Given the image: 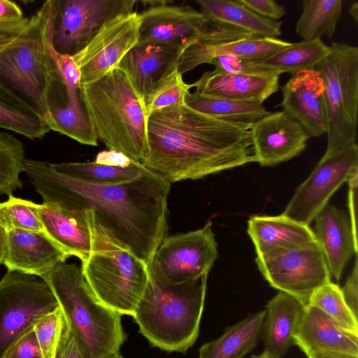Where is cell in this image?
<instances>
[{"label":"cell","mask_w":358,"mask_h":358,"mask_svg":"<svg viewBox=\"0 0 358 358\" xmlns=\"http://www.w3.org/2000/svg\"><path fill=\"white\" fill-rule=\"evenodd\" d=\"M23 172L44 203L66 210H92L108 237L148 266L167 236L171 184L150 170L115 185L83 182L58 173L47 162L26 158Z\"/></svg>","instance_id":"obj_1"},{"label":"cell","mask_w":358,"mask_h":358,"mask_svg":"<svg viewBox=\"0 0 358 358\" xmlns=\"http://www.w3.org/2000/svg\"><path fill=\"white\" fill-rule=\"evenodd\" d=\"M148 152L141 163L170 184L256 162L250 130L186 103L148 117Z\"/></svg>","instance_id":"obj_2"},{"label":"cell","mask_w":358,"mask_h":358,"mask_svg":"<svg viewBox=\"0 0 358 358\" xmlns=\"http://www.w3.org/2000/svg\"><path fill=\"white\" fill-rule=\"evenodd\" d=\"M57 16V1H46L29 17L16 38L0 51V82L45 121L57 75L52 55Z\"/></svg>","instance_id":"obj_3"},{"label":"cell","mask_w":358,"mask_h":358,"mask_svg":"<svg viewBox=\"0 0 358 358\" xmlns=\"http://www.w3.org/2000/svg\"><path fill=\"white\" fill-rule=\"evenodd\" d=\"M79 92L98 140L141 162L149 150L148 117L144 99L126 74L114 69Z\"/></svg>","instance_id":"obj_4"},{"label":"cell","mask_w":358,"mask_h":358,"mask_svg":"<svg viewBox=\"0 0 358 358\" xmlns=\"http://www.w3.org/2000/svg\"><path fill=\"white\" fill-rule=\"evenodd\" d=\"M207 277L162 285L150 278L133 315L151 345L185 353L196 342L207 288Z\"/></svg>","instance_id":"obj_5"},{"label":"cell","mask_w":358,"mask_h":358,"mask_svg":"<svg viewBox=\"0 0 358 358\" xmlns=\"http://www.w3.org/2000/svg\"><path fill=\"white\" fill-rule=\"evenodd\" d=\"M42 278L52 291L85 358H109L119 353L127 338L122 315L99 302L80 268L63 262Z\"/></svg>","instance_id":"obj_6"},{"label":"cell","mask_w":358,"mask_h":358,"mask_svg":"<svg viewBox=\"0 0 358 358\" xmlns=\"http://www.w3.org/2000/svg\"><path fill=\"white\" fill-rule=\"evenodd\" d=\"M80 268L99 303L122 316H133L150 280L144 262L107 236Z\"/></svg>","instance_id":"obj_7"},{"label":"cell","mask_w":358,"mask_h":358,"mask_svg":"<svg viewBox=\"0 0 358 358\" xmlns=\"http://www.w3.org/2000/svg\"><path fill=\"white\" fill-rule=\"evenodd\" d=\"M324 85L327 118V148L354 145L358 113V48L332 43L329 52L316 66Z\"/></svg>","instance_id":"obj_8"},{"label":"cell","mask_w":358,"mask_h":358,"mask_svg":"<svg viewBox=\"0 0 358 358\" xmlns=\"http://www.w3.org/2000/svg\"><path fill=\"white\" fill-rule=\"evenodd\" d=\"M59 308L42 278L8 271L0 280V358L38 320Z\"/></svg>","instance_id":"obj_9"},{"label":"cell","mask_w":358,"mask_h":358,"mask_svg":"<svg viewBox=\"0 0 358 358\" xmlns=\"http://www.w3.org/2000/svg\"><path fill=\"white\" fill-rule=\"evenodd\" d=\"M257 267L270 285L307 305L312 294L331 281L317 241L280 247L257 255Z\"/></svg>","instance_id":"obj_10"},{"label":"cell","mask_w":358,"mask_h":358,"mask_svg":"<svg viewBox=\"0 0 358 358\" xmlns=\"http://www.w3.org/2000/svg\"><path fill=\"white\" fill-rule=\"evenodd\" d=\"M217 255L209 221L201 229L164 237L148 266L150 277L162 285L197 280L208 275Z\"/></svg>","instance_id":"obj_11"},{"label":"cell","mask_w":358,"mask_h":358,"mask_svg":"<svg viewBox=\"0 0 358 358\" xmlns=\"http://www.w3.org/2000/svg\"><path fill=\"white\" fill-rule=\"evenodd\" d=\"M358 171V146L327 149L309 176L298 187L282 215L309 225L335 192Z\"/></svg>","instance_id":"obj_12"},{"label":"cell","mask_w":358,"mask_h":358,"mask_svg":"<svg viewBox=\"0 0 358 358\" xmlns=\"http://www.w3.org/2000/svg\"><path fill=\"white\" fill-rule=\"evenodd\" d=\"M141 24L136 11L106 22L79 50L71 55L80 73V86L92 83L117 66L138 43Z\"/></svg>","instance_id":"obj_13"},{"label":"cell","mask_w":358,"mask_h":358,"mask_svg":"<svg viewBox=\"0 0 358 358\" xmlns=\"http://www.w3.org/2000/svg\"><path fill=\"white\" fill-rule=\"evenodd\" d=\"M135 0H59L53 34L54 48L73 55L108 20L134 12Z\"/></svg>","instance_id":"obj_14"},{"label":"cell","mask_w":358,"mask_h":358,"mask_svg":"<svg viewBox=\"0 0 358 358\" xmlns=\"http://www.w3.org/2000/svg\"><path fill=\"white\" fill-rule=\"evenodd\" d=\"M164 1L140 14L138 43L177 45L185 48L215 27L201 11L189 6H174Z\"/></svg>","instance_id":"obj_15"},{"label":"cell","mask_w":358,"mask_h":358,"mask_svg":"<svg viewBox=\"0 0 358 358\" xmlns=\"http://www.w3.org/2000/svg\"><path fill=\"white\" fill-rule=\"evenodd\" d=\"M38 214L45 233L69 257L82 262L98 249L107 235L95 220L92 210L71 211L41 203Z\"/></svg>","instance_id":"obj_16"},{"label":"cell","mask_w":358,"mask_h":358,"mask_svg":"<svg viewBox=\"0 0 358 358\" xmlns=\"http://www.w3.org/2000/svg\"><path fill=\"white\" fill-rule=\"evenodd\" d=\"M255 159L273 166L301 154L310 138L303 127L284 110L269 112L250 129Z\"/></svg>","instance_id":"obj_17"},{"label":"cell","mask_w":358,"mask_h":358,"mask_svg":"<svg viewBox=\"0 0 358 358\" xmlns=\"http://www.w3.org/2000/svg\"><path fill=\"white\" fill-rule=\"evenodd\" d=\"M281 91L283 110L296 120L310 138L327 133L324 85L315 69L292 75Z\"/></svg>","instance_id":"obj_18"},{"label":"cell","mask_w":358,"mask_h":358,"mask_svg":"<svg viewBox=\"0 0 358 358\" xmlns=\"http://www.w3.org/2000/svg\"><path fill=\"white\" fill-rule=\"evenodd\" d=\"M69 257L45 232L20 229L6 231L2 264L8 271L42 278Z\"/></svg>","instance_id":"obj_19"},{"label":"cell","mask_w":358,"mask_h":358,"mask_svg":"<svg viewBox=\"0 0 358 358\" xmlns=\"http://www.w3.org/2000/svg\"><path fill=\"white\" fill-rule=\"evenodd\" d=\"M185 47L137 43L122 59L117 68L127 76L144 99L166 76L178 69Z\"/></svg>","instance_id":"obj_20"},{"label":"cell","mask_w":358,"mask_h":358,"mask_svg":"<svg viewBox=\"0 0 358 358\" xmlns=\"http://www.w3.org/2000/svg\"><path fill=\"white\" fill-rule=\"evenodd\" d=\"M314 234L331 276L339 281L343 269L357 252V235L349 215L334 206L326 205L316 215Z\"/></svg>","instance_id":"obj_21"},{"label":"cell","mask_w":358,"mask_h":358,"mask_svg":"<svg viewBox=\"0 0 358 358\" xmlns=\"http://www.w3.org/2000/svg\"><path fill=\"white\" fill-rule=\"evenodd\" d=\"M294 345L306 355L315 351H329L358 356V334L308 305L304 306Z\"/></svg>","instance_id":"obj_22"},{"label":"cell","mask_w":358,"mask_h":358,"mask_svg":"<svg viewBox=\"0 0 358 358\" xmlns=\"http://www.w3.org/2000/svg\"><path fill=\"white\" fill-rule=\"evenodd\" d=\"M279 76L227 74L212 70L203 73L192 83L195 92L209 96L257 103L264 101L280 88Z\"/></svg>","instance_id":"obj_23"},{"label":"cell","mask_w":358,"mask_h":358,"mask_svg":"<svg viewBox=\"0 0 358 358\" xmlns=\"http://www.w3.org/2000/svg\"><path fill=\"white\" fill-rule=\"evenodd\" d=\"M291 43L277 38L258 37L220 43L196 42L183 50L178 64V71L183 75L221 55L237 56L253 60L263 59Z\"/></svg>","instance_id":"obj_24"},{"label":"cell","mask_w":358,"mask_h":358,"mask_svg":"<svg viewBox=\"0 0 358 358\" xmlns=\"http://www.w3.org/2000/svg\"><path fill=\"white\" fill-rule=\"evenodd\" d=\"M299 301L279 292L267 303L261 336L266 351L272 358H283L294 345L304 310Z\"/></svg>","instance_id":"obj_25"},{"label":"cell","mask_w":358,"mask_h":358,"mask_svg":"<svg viewBox=\"0 0 358 358\" xmlns=\"http://www.w3.org/2000/svg\"><path fill=\"white\" fill-rule=\"evenodd\" d=\"M196 2L211 24L229 27L253 37L277 38L282 34V22L258 15L238 0H196Z\"/></svg>","instance_id":"obj_26"},{"label":"cell","mask_w":358,"mask_h":358,"mask_svg":"<svg viewBox=\"0 0 358 358\" xmlns=\"http://www.w3.org/2000/svg\"><path fill=\"white\" fill-rule=\"evenodd\" d=\"M248 233L257 255L277 248L317 241L309 225L282 214L251 217L248 222Z\"/></svg>","instance_id":"obj_27"},{"label":"cell","mask_w":358,"mask_h":358,"mask_svg":"<svg viewBox=\"0 0 358 358\" xmlns=\"http://www.w3.org/2000/svg\"><path fill=\"white\" fill-rule=\"evenodd\" d=\"M265 315L262 310L227 327L221 336L201 346L199 358H243L257 345Z\"/></svg>","instance_id":"obj_28"},{"label":"cell","mask_w":358,"mask_h":358,"mask_svg":"<svg viewBox=\"0 0 358 358\" xmlns=\"http://www.w3.org/2000/svg\"><path fill=\"white\" fill-rule=\"evenodd\" d=\"M185 103L197 111L246 130H250L269 113L261 103L205 96L195 92L188 94Z\"/></svg>","instance_id":"obj_29"},{"label":"cell","mask_w":358,"mask_h":358,"mask_svg":"<svg viewBox=\"0 0 358 358\" xmlns=\"http://www.w3.org/2000/svg\"><path fill=\"white\" fill-rule=\"evenodd\" d=\"M0 128L30 139L41 138L50 131L44 118L1 82Z\"/></svg>","instance_id":"obj_30"},{"label":"cell","mask_w":358,"mask_h":358,"mask_svg":"<svg viewBox=\"0 0 358 358\" xmlns=\"http://www.w3.org/2000/svg\"><path fill=\"white\" fill-rule=\"evenodd\" d=\"M59 173L83 182L93 185H115L134 180L145 173L148 169L141 162L127 167L114 166L88 162L50 164Z\"/></svg>","instance_id":"obj_31"},{"label":"cell","mask_w":358,"mask_h":358,"mask_svg":"<svg viewBox=\"0 0 358 358\" xmlns=\"http://www.w3.org/2000/svg\"><path fill=\"white\" fill-rule=\"evenodd\" d=\"M329 52V46L320 38L302 40L292 43L289 46L259 61L280 74L289 73L292 76L303 71L315 69Z\"/></svg>","instance_id":"obj_32"},{"label":"cell","mask_w":358,"mask_h":358,"mask_svg":"<svg viewBox=\"0 0 358 358\" xmlns=\"http://www.w3.org/2000/svg\"><path fill=\"white\" fill-rule=\"evenodd\" d=\"M296 33L303 40L331 39L342 14V0H304Z\"/></svg>","instance_id":"obj_33"},{"label":"cell","mask_w":358,"mask_h":358,"mask_svg":"<svg viewBox=\"0 0 358 358\" xmlns=\"http://www.w3.org/2000/svg\"><path fill=\"white\" fill-rule=\"evenodd\" d=\"M45 122L50 130L59 132L80 143L98 145L96 133L81 105L61 107L52 104Z\"/></svg>","instance_id":"obj_34"},{"label":"cell","mask_w":358,"mask_h":358,"mask_svg":"<svg viewBox=\"0 0 358 358\" xmlns=\"http://www.w3.org/2000/svg\"><path fill=\"white\" fill-rule=\"evenodd\" d=\"M24 159L22 143L14 136L0 131V194L9 196L22 188L20 176Z\"/></svg>","instance_id":"obj_35"},{"label":"cell","mask_w":358,"mask_h":358,"mask_svg":"<svg viewBox=\"0 0 358 358\" xmlns=\"http://www.w3.org/2000/svg\"><path fill=\"white\" fill-rule=\"evenodd\" d=\"M307 305L319 309L345 329L358 334L357 317L348 306L337 284L329 281L318 287Z\"/></svg>","instance_id":"obj_36"},{"label":"cell","mask_w":358,"mask_h":358,"mask_svg":"<svg viewBox=\"0 0 358 358\" xmlns=\"http://www.w3.org/2000/svg\"><path fill=\"white\" fill-rule=\"evenodd\" d=\"M38 203L9 196L0 203V224L7 231L20 229L45 232L38 214Z\"/></svg>","instance_id":"obj_37"},{"label":"cell","mask_w":358,"mask_h":358,"mask_svg":"<svg viewBox=\"0 0 358 358\" xmlns=\"http://www.w3.org/2000/svg\"><path fill=\"white\" fill-rule=\"evenodd\" d=\"M193 87L186 83L178 69L164 78L144 98L146 115L148 118L155 112L163 108L185 103V99Z\"/></svg>","instance_id":"obj_38"},{"label":"cell","mask_w":358,"mask_h":358,"mask_svg":"<svg viewBox=\"0 0 358 358\" xmlns=\"http://www.w3.org/2000/svg\"><path fill=\"white\" fill-rule=\"evenodd\" d=\"M66 324L60 308L38 320L33 329L43 358H54Z\"/></svg>","instance_id":"obj_39"},{"label":"cell","mask_w":358,"mask_h":358,"mask_svg":"<svg viewBox=\"0 0 358 358\" xmlns=\"http://www.w3.org/2000/svg\"><path fill=\"white\" fill-rule=\"evenodd\" d=\"M52 55L57 75L65 87L67 105H81L78 96L80 87V73L76 62L71 55L59 52L54 46Z\"/></svg>","instance_id":"obj_40"},{"label":"cell","mask_w":358,"mask_h":358,"mask_svg":"<svg viewBox=\"0 0 358 358\" xmlns=\"http://www.w3.org/2000/svg\"><path fill=\"white\" fill-rule=\"evenodd\" d=\"M208 64L215 70L227 74L280 76L277 71L262 64L259 60L231 55H221L211 59Z\"/></svg>","instance_id":"obj_41"},{"label":"cell","mask_w":358,"mask_h":358,"mask_svg":"<svg viewBox=\"0 0 358 358\" xmlns=\"http://www.w3.org/2000/svg\"><path fill=\"white\" fill-rule=\"evenodd\" d=\"M4 358H43L33 328L11 346Z\"/></svg>","instance_id":"obj_42"},{"label":"cell","mask_w":358,"mask_h":358,"mask_svg":"<svg viewBox=\"0 0 358 358\" xmlns=\"http://www.w3.org/2000/svg\"><path fill=\"white\" fill-rule=\"evenodd\" d=\"M246 8L258 15L277 21L286 14L284 6L273 0H238Z\"/></svg>","instance_id":"obj_43"},{"label":"cell","mask_w":358,"mask_h":358,"mask_svg":"<svg viewBox=\"0 0 358 358\" xmlns=\"http://www.w3.org/2000/svg\"><path fill=\"white\" fill-rule=\"evenodd\" d=\"M54 358H85L66 323Z\"/></svg>","instance_id":"obj_44"},{"label":"cell","mask_w":358,"mask_h":358,"mask_svg":"<svg viewBox=\"0 0 358 358\" xmlns=\"http://www.w3.org/2000/svg\"><path fill=\"white\" fill-rule=\"evenodd\" d=\"M344 299L352 313H358V264L356 257L354 268L341 288Z\"/></svg>","instance_id":"obj_45"},{"label":"cell","mask_w":358,"mask_h":358,"mask_svg":"<svg viewBox=\"0 0 358 358\" xmlns=\"http://www.w3.org/2000/svg\"><path fill=\"white\" fill-rule=\"evenodd\" d=\"M29 17L0 23V51L9 45L27 25Z\"/></svg>","instance_id":"obj_46"},{"label":"cell","mask_w":358,"mask_h":358,"mask_svg":"<svg viewBox=\"0 0 358 358\" xmlns=\"http://www.w3.org/2000/svg\"><path fill=\"white\" fill-rule=\"evenodd\" d=\"M96 163L120 167H127L138 162L123 152L107 150L99 152L94 161Z\"/></svg>","instance_id":"obj_47"},{"label":"cell","mask_w":358,"mask_h":358,"mask_svg":"<svg viewBox=\"0 0 358 358\" xmlns=\"http://www.w3.org/2000/svg\"><path fill=\"white\" fill-rule=\"evenodd\" d=\"M357 178L358 171L355 173L348 181L349 217L354 232L357 235Z\"/></svg>","instance_id":"obj_48"},{"label":"cell","mask_w":358,"mask_h":358,"mask_svg":"<svg viewBox=\"0 0 358 358\" xmlns=\"http://www.w3.org/2000/svg\"><path fill=\"white\" fill-rule=\"evenodd\" d=\"M23 17V11L15 2L0 0V21L17 20Z\"/></svg>","instance_id":"obj_49"},{"label":"cell","mask_w":358,"mask_h":358,"mask_svg":"<svg viewBox=\"0 0 358 358\" xmlns=\"http://www.w3.org/2000/svg\"><path fill=\"white\" fill-rule=\"evenodd\" d=\"M308 358H358L357 355L329 351H315L306 355Z\"/></svg>","instance_id":"obj_50"},{"label":"cell","mask_w":358,"mask_h":358,"mask_svg":"<svg viewBox=\"0 0 358 358\" xmlns=\"http://www.w3.org/2000/svg\"><path fill=\"white\" fill-rule=\"evenodd\" d=\"M6 244V231L0 224V264L3 263Z\"/></svg>","instance_id":"obj_51"},{"label":"cell","mask_w":358,"mask_h":358,"mask_svg":"<svg viewBox=\"0 0 358 358\" xmlns=\"http://www.w3.org/2000/svg\"><path fill=\"white\" fill-rule=\"evenodd\" d=\"M350 16L355 20L356 22L358 21V3H353L349 10Z\"/></svg>","instance_id":"obj_52"},{"label":"cell","mask_w":358,"mask_h":358,"mask_svg":"<svg viewBox=\"0 0 358 358\" xmlns=\"http://www.w3.org/2000/svg\"><path fill=\"white\" fill-rule=\"evenodd\" d=\"M252 358H272L266 351L262 352L259 355H253Z\"/></svg>","instance_id":"obj_53"},{"label":"cell","mask_w":358,"mask_h":358,"mask_svg":"<svg viewBox=\"0 0 358 358\" xmlns=\"http://www.w3.org/2000/svg\"><path fill=\"white\" fill-rule=\"evenodd\" d=\"M109 358H124V357H123L120 353H117Z\"/></svg>","instance_id":"obj_54"}]
</instances>
